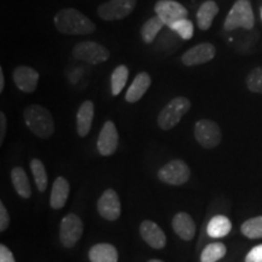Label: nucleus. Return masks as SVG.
<instances>
[{
    "mask_svg": "<svg viewBox=\"0 0 262 262\" xmlns=\"http://www.w3.org/2000/svg\"><path fill=\"white\" fill-rule=\"evenodd\" d=\"M6 134V116L4 112H0V145L4 143Z\"/></svg>",
    "mask_w": 262,
    "mask_h": 262,
    "instance_id": "nucleus-34",
    "label": "nucleus"
},
{
    "mask_svg": "<svg viewBox=\"0 0 262 262\" xmlns=\"http://www.w3.org/2000/svg\"><path fill=\"white\" fill-rule=\"evenodd\" d=\"M118 145H119V134H118L116 124L108 120V122L103 124L100 136H98V153L103 157L112 156L117 150Z\"/></svg>",
    "mask_w": 262,
    "mask_h": 262,
    "instance_id": "nucleus-13",
    "label": "nucleus"
},
{
    "mask_svg": "<svg viewBox=\"0 0 262 262\" xmlns=\"http://www.w3.org/2000/svg\"><path fill=\"white\" fill-rule=\"evenodd\" d=\"M232 229V222L224 215H216L209 221L206 232L211 238L226 237Z\"/></svg>",
    "mask_w": 262,
    "mask_h": 262,
    "instance_id": "nucleus-23",
    "label": "nucleus"
},
{
    "mask_svg": "<svg viewBox=\"0 0 262 262\" xmlns=\"http://www.w3.org/2000/svg\"><path fill=\"white\" fill-rule=\"evenodd\" d=\"M150 84H152V78L147 72H141L137 74L126 91V102L135 103L140 101L143 97V95L148 91Z\"/></svg>",
    "mask_w": 262,
    "mask_h": 262,
    "instance_id": "nucleus-17",
    "label": "nucleus"
},
{
    "mask_svg": "<svg viewBox=\"0 0 262 262\" xmlns=\"http://www.w3.org/2000/svg\"><path fill=\"white\" fill-rule=\"evenodd\" d=\"M54 25L66 35H86L96 31V25L79 10L64 8L55 15Z\"/></svg>",
    "mask_w": 262,
    "mask_h": 262,
    "instance_id": "nucleus-1",
    "label": "nucleus"
},
{
    "mask_svg": "<svg viewBox=\"0 0 262 262\" xmlns=\"http://www.w3.org/2000/svg\"><path fill=\"white\" fill-rule=\"evenodd\" d=\"M227 253L224 243H211L204 248L201 254V262H217Z\"/></svg>",
    "mask_w": 262,
    "mask_h": 262,
    "instance_id": "nucleus-27",
    "label": "nucleus"
},
{
    "mask_svg": "<svg viewBox=\"0 0 262 262\" xmlns=\"http://www.w3.org/2000/svg\"><path fill=\"white\" fill-rule=\"evenodd\" d=\"M155 11L169 28L188 17L187 9L175 0H158L155 5Z\"/></svg>",
    "mask_w": 262,
    "mask_h": 262,
    "instance_id": "nucleus-9",
    "label": "nucleus"
},
{
    "mask_svg": "<svg viewBox=\"0 0 262 262\" xmlns=\"http://www.w3.org/2000/svg\"><path fill=\"white\" fill-rule=\"evenodd\" d=\"M127 78H129V68L125 64H120L116 67L111 75V86H112V95L118 96L124 86L126 85Z\"/></svg>",
    "mask_w": 262,
    "mask_h": 262,
    "instance_id": "nucleus-25",
    "label": "nucleus"
},
{
    "mask_svg": "<svg viewBox=\"0 0 262 262\" xmlns=\"http://www.w3.org/2000/svg\"><path fill=\"white\" fill-rule=\"evenodd\" d=\"M71 186L70 182L63 176H58L52 185V191L50 195V206L55 210H60L67 203L70 195Z\"/></svg>",
    "mask_w": 262,
    "mask_h": 262,
    "instance_id": "nucleus-19",
    "label": "nucleus"
},
{
    "mask_svg": "<svg viewBox=\"0 0 262 262\" xmlns=\"http://www.w3.org/2000/svg\"><path fill=\"white\" fill-rule=\"evenodd\" d=\"M118 257L116 247L108 243L95 244L89 251L91 262H118Z\"/></svg>",
    "mask_w": 262,
    "mask_h": 262,
    "instance_id": "nucleus-21",
    "label": "nucleus"
},
{
    "mask_svg": "<svg viewBox=\"0 0 262 262\" xmlns=\"http://www.w3.org/2000/svg\"><path fill=\"white\" fill-rule=\"evenodd\" d=\"M148 262H164V261L158 260V258H152V260H149Z\"/></svg>",
    "mask_w": 262,
    "mask_h": 262,
    "instance_id": "nucleus-36",
    "label": "nucleus"
},
{
    "mask_svg": "<svg viewBox=\"0 0 262 262\" xmlns=\"http://www.w3.org/2000/svg\"><path fill=\"white\" fill-rule=\"evenodd\" d=\"M164 22L160 19L158 16H155V17H150L147 19L145 24L141 27V38H142L143 42L146 44H152L155 41V39L158 35V33L162 31L164 27Z\"/></svg>",
    "mask_w": 262,
    "mask_h": 262,
    "instance_id": "nucleus-24",
    "label": "nucleus"
},
{
    "mask_svg": "<svg viewBox=\"0 0 262 262\" xmlns=\"http://www.w3.org/2000/svg\"><path fill=\"white\" fill-rule=\"evenodd\" d=\"M196 142L205 149L216 148L222 141V133L217 123L210 119H201L194 125Z\"/></svg>",
    "mask_w": 262,
    "mask_h": 262,
    "instance_id": "nucleus-7",
    "label": "nucleus"
},
{
    "mask_svg": "<svg viewBox=\"0 0 262 262\" xmlns=\"http://www.w3.org/2000/svg\"><path fill=\"white\" fill-rule=\"evenodd\" d=\"M191 178V169L181 159H173L163 165L158 171L160 181L170 186H182Z\"/></svg>",
    "mask_w": 262,
    "mask_h": 262,
    "instance_id": "nucleus-6",
    "label": "nucleus"
},
{
    "mask_svg": "<svg viewBox=\"0 0 262 262\" xmlns=\"http://www.w3.org/2000/svg\"><path fill=\"white\" fill-rule=\"evenodd\" d=\"M172 31H175L178 34L185 40H188L193 37V33H194V28H193V24L189 19H182V21L178 22L171 27Z\"/></svg>",
    "mask_w": 262,
    "mask_h": 262,
    "instance_id": "nucleus-30",
    "label": "nucleus"
},
{
    "mask_svg": "<svg viewBox=\"0 0 262 262\" xmlns=\"http://www.w3.org/2000/svg\"><path fill=\"white\" fill-rule=\"evenodd\" d=\"M72 56L75 60L86 62L89 64H100L111 57V52L106 47L96 41H80L74 45Z\"/></svg>",
    "mask_w": 262,
    "mask_h": 262,
    "instance_id": "nucleus-5",
    "label": "nucleus"
},
{
    "mask_svg": "<svg viewBox=\"0 0 262 262\" xmlns=\"http://www.w3.org/2000/svg\"><path fill=\"white\" fill-rule=\"evenodd\" d=\"M254 25V11L249 0H237L225 19L224 28L226 31H234L239 27L251 29Z\"/></svg>",
    "mask_w": 262,
    "mask_h": 262,
    "instance_id": "nucleus-4",
    "label": "nucleus"
},
{
    "mask_svg": "<svg viewBox=\"0 0 262 262\" xmlns=\"http://www.w3.org/2000/svg\"><path fill=\"white\" fill-rule=\"evenodd\" d=\"M220 9H219L217 3L214 0H206L199 6L198 12H196V24L202 31H208L211 27L212 22L216 15L219 14Z\"/></svg>",
    "mask_w": 262,
    "mask_h": 262,
    "instance_id": "nucleus-20",
    "label": "nucleus"
},
{
    "mask_svg": "<svg viewBox=\"0 0 262 262\" xmlns=\"http://www.w3.org/2000/svg\"><path fill=\"white\" fill-rule=\"evenodd\" d=\"M241 232L249 239L262 238V216L249 219L242 225Z\"/></svg>",
    "mask_w": 262,
    "mask_h": 262,
    "instance_id": "nucleus-28",
    "label": "nucleus"
},
{
    "mask_svg": "<svg viewBox=\"0 0 262 262\" xmlns=\"http://www.w3.org/2000/svg\"><path fill=\"white\" fill-rule=\"evenodd\" d=\"M97 211L107 221H117L119 219L122 214V204L119 195L114 189H106L98 198Z\"/></svg>",
    "mask_w": 262,
    "mask_h": 262,
    "instance_id": "nucleus-11",
    "label": "nucleus"
},
{
    "mask_svg": "<svg viewBox=\"0 0 262 262\" xmlns=\"http://www.w3.org/2000/svg\"><path fill=\"white\" fill-rule=\"evenodd\" d=\"M25 123L35 136L49 139L55 133V122L51 113L40 104H31L24 111Z\"/></svg>",
    "mask_w": 262,
    "mask_h": 262,
    "instance_id": "nucleus-2",
    "label": "nucleus"
},
{
    "mask_svg": "<svg viewBox=\"0 0 262 262\" xmlns=\"http://www.w3.org/2000/svg\"><path fill=\"white\" fill-rule=\"evenodd\" d=\"M31 170L33 173V178H34L35 185L39 192H45L48 188V173L47 169H45L44 164L40 159H32L31 160Z\"/></svg>",
    "mask_w": 262,
    "mask_h": 262,
    "instance_id": "nucleus-26",
    "label": "nucleus"
},
{
    "mask_svg": "<svg viewBox=\"0 0 262 262\" xmlns=\"http://www.w3.org/2000/svg\"><path fill=\"white\" fill-rule=\"evenodd\" d=\"M10 225V215L4 203L0 202V232H5Z\"/></svg>",
    "mask_w": 262,
    "mask_h": 262,
    "instance_id": "nucleus-31",
    "label": "nucleus"
},
{
    "mask_svg": "<svg viewBox=\"0 0 262 262\" xmlns=\"http://www.w3.org/2000/svg\"><path fill=\"white\" fill-rule=\"evenodd\" d=\"M140 233L150 248L160 250L166 245V235L156 222L145 220L140 226Z\"/></svg>",
    "mask_w": 262,
    "mask_h": 262,
    "instance_id": "nucleus-15",
    "label": "nucleus"
},
{
    "mask_svg": "<svg viewBox=\"0 0 262 262\" xmlns=\"http://www.w3.org/2000/svg\"><path fill=\"white\" fill-rule=\"evenodd\" d=\"M245 262H262V244L257 245L249 251L245 256Z\"/></svg>",
    "mask_w": 262,
    "mask_h": 262,
    "instance_id": "nucleus-32",
    "label": "nucleus"
},
{
    "mask_svg": "<svg viewBox=\"0 0 262 262\" xmlns=\"http://www.w3.org/2000/svg\"><path fill=\"white\" fill-rule=\"evenodd\" d=\"M4 86H5L4 71H3V68H0V93H3V91H4Z\"/></svg>",
    "mask_w": 262,
    "mask_h": 262,
    "instance_id": "nucleus-35",
    "label": "nucleus"
},
{
    "mask_svg": "<svg viewBox=\"0 0 262 262\" xmlns=\"http://www.w3.org/2000/svg\"><path fill=\"white\" fill-rule=\"evenodd\" d=\"M12 79L18 90L32 94L37 90L39 73L34 68L28 67V66H18L12 72Z\"/></svg>",
    "mask_w": 262,
    "mask_h": 262,
    "instance_id": "nucleus-14",
    "label": "nucleus"
},
{
    "mask_svg": "<svg viewBox=\"0 0 262 262\" xmlns=\"http://www.w3.org/2000/svg\"><path fill=\"white\" fill-rule=\"evenodd\" d=\"M216 55V48L210 42H201L195 45L181 56V62L187 67H195V66L206 63L214 60Z\"/></svg>",
    "mask_w": 262,
    "mask_h": 262,
    "instance_id": "nucleus-12",
    "label": "nucleus"
},
{
    "mask_svg": "<svg viewBox=\"0 0 262 262\" xmlns=\"http://www.w3.org/2000/svg\"><path fill=\"white\" fill-rule=\"evenodd\" d=\"M95 106L93 101L86 100L80 104L77 112V133L80 137L89 135L93 125Z\"/></svg>",
    "mask_w": 262,
    "mask_h": 262,
    "instance_id": "nucleus-18",
    "label": "nucleus"
},
{
    "mask_svg": "<svg viewBox=\"0 0 262 262\" xmlns=\"http://www.w3.org/2000/svg\"><path fill=\"white\" fill-rule=\"evenodd\" d=\"M172 229L182 241L191 242L195 235L196 226L192 216L187 212H178L172 217Z\"/></svg>",
    "mask_w": 262,
    "mask_h": 262,
    "instance_id": "nucleus-16",
    "label": "nucleus"
},
{
    "mask_svg": "<svg viewBox=\"0 0 262 262\" xmlns=\"http://www.w3.org/2000/svg\"><path fill=\"white\" fill-rule=\"evenodd\" d=\"M11 181L14 185L15 191L17 192V194L24 199L31 198L32 195V188L31 183H29L28 176L24 168L21 166H15L11 170Z\"/></svg>",
    "mask_w": 262,
    "mask_h": 262,
    "instance_id": "nucleus-22",
    "label": "nucleus"
},
{
    "mask_svg": "<svg viewBox=\"0 0 262 262\" xmlns=\"http://www.w3.org/2000/svg\"><path fill=\"white\" fill-rule=\"evenodd\" d=\"M261 18H262V11H261Z\"/></svg>",
    "mask_w": 262,
    "mask_h": 262,
    "instance_id": "nucleus-37",
    "label": "nucleus"
},
{
    "mask_svg": "<svg viewBox=\"0 0 262 262\" xmlns=\"http://www.w3.org/2000/svg\"><path fill=\"white\" fill-rule=\"evenodd\" d=\"M247 86L251 93L262 94V67L254 68L248 74Z\"/></svg>",
    "mask_w": 262,
    "mask_h": 262,
    "instance_id": "nucleus-29",
    "label": "nucleus"
},
{
    "mask_svg": "<svg viewBox=\"0 0 262 262\" xmlns=\"http://www.w3.org/2000/svg\"><path fill=\"white\" fill-rule=\"evenodd\" d=\"M137 0H108L97 8L98 17L104 21L126 18L135 9Z\"/></svg>",
    "mask_w": 262,
    "mask_h": 262,
    "instance_id": "nucleus-8",
    "label": "nucleus"
},
{
    "mask_svg": "<svg viewBox=\"0 0 262 262\" xmlns=\"http://www.w3.org/2000/svg\"><path fill=\"white\" fill-rule=\"evenodd\" d=\"M0 262H16L14 254L6 245H0Z\"/></svg>",
    "mask_w": 262,
    "mask_h": 262,
    "instance_id": "nucleus-33",
    "label": "nucleus"
},
{
    "mask_svg": "<svg viewBox=\"0 0 262 262\" xmlns=\"http://www.w3.org/2000/svg\"><path fill=\"white\" fill-rule=\"evenodd\" d=\"M84 232V225L77 214H68L60 225V241L64 248H73L79 242Z\"/></svg>",
    "mask_w": 262,
    "mask_h": 262,
    "instance_id": "nucleus-10",
    "label": "nucleus"
},
{
    "mask_svg": "<svg viewBox=\"0 0 262 262\" xmlns=\"http://www.w3.org/2000/svg\"><path fill=\"white\" fill-rule=\"evenodd\" d=\"M191 110V101L185 96L172 98L165 107L160 111L158 116V125L162 130H171L178 124L188 111Z\"/></svg>",
    "mask_w": 262,
    "mask_h": 262,
    "instance_id": "nucleus-3",
    "label": "nucleus"
}]
</instances>
